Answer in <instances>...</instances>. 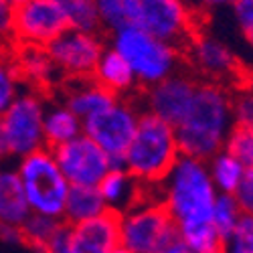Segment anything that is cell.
<instances>
[{"mask_svg":"<svg viewBox=\"0 0 253 253\" xmlns=\"http://www.w3.org/2000/svg\"><path fill=\"white\" fill-rule=\"evenodd\" d=\"M130 27L146 31L180 53L201 31L197 10L186 0H134Z\"/></svg>","mask_w":253,"mask_h":253,"instance_id":"ba28073f","label":"cell"},{"mask_svg":"<svg viewBox=\"0 0 253 253\" xmlns=\"http://www.w3.org/2000/svg\"><path fill=\"white\" fill-rule=\"evenodd\" d=\"M33 253H45V249H35Z\"/></svg>","mask_w":253,"mask_h":253,"instance_id":"60d3db41","label":"cell"},{"mask_svg":"<svg viewBox=\"0 0 253 253\" xmlns=\"http://www.w3.org/2000/svg\"><path fill=\"white\" fill-rule=\"evenodd\" d=\"M2 162H4V160H2V156H0V164H2Z\"/></svg>","mask_w":253,"mask_h":253,"instance_id":"b9f144b4","label":"cell"},{"mask_svg":"<svg viewBox=\"0 0 253 253\" xmlns=\"http://www.w3.org/2000/svg\"><path fill=\"white\" fill-rule=\"evenodd\" d=\"M103 211H108V207H105L97 186H69L63 221L67 225H75L101 215Z\"/></svg>","mask_w":253,"mask_h":253,"instance_id":"7402d4cb","label":"cell"},{"mask_svg":"<svg viewBox=\"0 0 253 253\" xmlns=\"http://www.w3.org/2000/svg\"><path fill=\"white\" fill-rule=\"evenodd\" d=\"M45 253H73L71 241H69V225L65 221H61L53 237L45 245Z\"/></svg>","mask_w":253,"mask_h":253,"instance_id":"e575fe53","label":"cell"},{"mask_svg":"<svg viewBox=\"0 0 253 253\" xmlns=\"http://www.w3.org/2000/svg\"><path fill=\"white\" fill-rule=\"evenodd\" d=\"M97 191L105 207L110 211H116V213H122V211H126L140 199V195L144 193V186L136 182L124 166H118L105 172V176L97 184Z\"/></svg>","mask_w":253,"mask_h":253,"instance_id":"ffe728a7","label":"cell"},{"mask_svg":"<svg viewBox=\"0 0 253 253\" xmlns=\"http://www.w3.org/2000/svg\"><path fill=\"white\" fill-rule=\"evenodd\" d=\"M223 148L233 154L239 162L253 168V126H237L229 130Z\"/></svg>","mask_w":253,"mask_h":253,"instance_id":"f1b7e54d","label":"cell"},{"mask_svg":"<svg viewBox=\"0 0 253 253\" xmlns=\"http://www.w3.org/2000/svg\"><path fill=\"white\" fill-rule=\"evenodd\" d=\"M233 199L241 207L243 213H251L253 211V168H247L241 182L233 191Z\"/></svg>","mask_w":253,"mask_h":253,"instance_id":"d6a6232c","label":"cell"},{"mask_svg":"<svg viewBox=\"0 0 253 253\" xmlns=\"http://www.w3.org/2000/svg\"><path fill=\"white\" fill-rule=\"evenodd\" d=\"M158 253H193V251L188 249V247H186V245L176 237L174 241H170V243H168L164 249H160Z\"/></svg>","mask_w":253,"mask_h":253,"instance_id":"74e56055","label":"cell"},{"mask_svg":"<svg viewBox=\"0 0 253 253\" xmlns=\"http://www.w3.org/2000/svg\"><path fill=\"white\" fill-rule=\"evenodd\" d=\"M110 35V49H114L130 65L138 87H150L182 69V53L164 43V41L148 35L138 27H122Z\"/></svg>","mask_w":253,"mask_h":253,"instance_id":"277c9868","label":"cell"},{"mask_svg":"<svg viewBox=\"0 0 253 253\" xmlns=\"http://www.w3.org/2000/svg\"><path fill=\"white\" fill-rule=\"evenodd\" d=\"M241 217H243V211L233 199V195L217 193L215 203H213V213H211V223H213L215 231L223 241L235 231Z\"/></svg>","mask_w":253,"mask_h":253,"instance_id":"4316f807","label":"cell"},{"mask_svg":"<svg viewBox=\"0 0 253 253\" xmlns=\"http://www.w3.org/2000/svg\"><path fill=\"white\" fill-rule=\"evenodd\" d=\"M207 168H209L211 180H213L217 193L233 195V191L241 182V178H243V174H245V170L249 166L239 162L233 154H229L223 148V150H219L217 154H213L207 160Z\"/></svg>","mask_w":253,"mask_h":253,"instance_id":"603a6c76","label":"cell"},{"mask_svg":"<svg viewBox=\"0 0 253 253\" xmlns=\"http://www.w3.org/2000/svg\"><path fill=\"white\" fill-rule=\"evenodd\" d=\"M223 253H253V217L243 213L235 231L223 241Z\"/></svg>","mask_w":253,"mask_h":253,"instance_id":"f546056e","label":"cell"},{"mask_svg":"<svg viewBox=\"0 0 253 253\" xmlns=\"http://www.w3.org/2000/svg\"><path fill=\"white\" fill-rule=\"evenodd\" d=\"M197 83L199 79L182 67L172 75L164 77L162 81L154 83V85L140 89L136 93V101L142 103V112H148L174 128L188 110Z\"/></svg>","mask_w":253,"mask_h":253,"instance_id":"4fadbf2b","label":"cell"},{"mask_svg":"<svg viewBox=\"0 0 253 253\" xmlns=\"http://www.w3.org/2000/svg\"><path fill=\"white\" fill-rule=\"evenodd\" d=\"M231 128V89L215 81L199 79L188 110L174 126L178 152L207 162L213 154L223 150Z\"/></svg>","mask_w":253,"mask_h":253,"instance_id":"6da1fadb","label":"cell"},{"mask_svg":"<svg viewBox=\"0 0 253 253\" xmlns=\"http://www.w3.org/2000/svg\"><path fill=\"white\" fill-rule=\"evenodd\" d=\"M231 116L237 126H253V97L249 85L231 89Z\"/></svg>","mask_w":253,"mask_h":253,"instance_id":"4dcf8cb0","label":"cell"},{"mask_svg":"<svg viewBox=\"0 0 253 253\" xmlns=\"http://www.w3.org/2000/svg\"><path fill=\"white\" fill-rule=\"evenodd\" d=\"M73 253H110L120 245V213L103 211L101 215L69 225Z\"/></svg>","mask_w":253,"mask_h":253,"instance_id":"2e32d148","label":"cell"},{"mask_svg":"<svg viewBox=\"0 0 253 253\" xmlns=\"http://www.w3.org/2000/svg\"><path fill=\"white\" fill-rule=\"evenodd\" d=\"M91 79L116 97H134L140 91L130 65L110 47L101 53Z\"/></svg>","mask_w":253,"mask_h":253,"instance_id":"ac0fdd59","label":"cell"},{"mask_svg":"<svg viewBox=\"0 0 253 253\" xmlns=\"http://www.w3.org/2000/svg\"><path fill=\"white\" fill-rule=\"evenodd\" d=\"M59 225H61V221H57V219L31 213L25 219V223L18 227L20 241H23V245L31 247L33 251L35 249H45V245L49 243V239L53 237V233L57 231Z\"/></svg>","mask_w":253,"mask_h":253,"instance_id":"484cf974","label":"cell"},{"mask_svg":"<svg viewBox=\"0 0 253 253\" xmlns=\"http://www.w3.org/2000/svg\"><path fill=\"white\" fill-rule=\"evenodd\" d=\"M156 197L170 213L178 231L211 223L217 188L211 180L207 162L180 154L156 184Z\"/></svg>","mask_w":253,"mask_h":253,"instance_id":"7a4b0ae2","label":"cell"},{"mask_svg":"<svg viewBox=\"0 0 253 253\" xmlns=\"http://www.w3.org/2000/svg\"><path fill=\"white\" fill-rule=\"evenodd\" d=\"M105 47L108 45L101 33L67 29L47 45V53L63 79H85L93 75Z\"/></svg>","mask_w":253,"mask_h":253,"instance_id":"7c38bea8","label":"cell"},{"mask_svg":"<svg viewBox=\"0 0 253 253\" xmlns=\"http://www.w3.org/2000/svg\"><path fill=\"white\" fill-rule=\"evenodd\" d=\"M69 29L55 0H18L12 4V43L47 47Z\"/></svg>","mask_w":253,"mask_h":253,"instance_id":"8fae6325","label":"cell"},{"mask_svg":"<svg viewBox=\"0 0 253 253\" xmlns=\"http://www.w3.org/2000/svg\"><path fill=\"white\" fill-rule=\"evenodd\" d=\"M101 33H114L132 25L134 0H93Z\"/></svg>","mask_w":253,"mask_h":253,"instance_id":"d4e9b609","label":"cell"},{"mask_svg":"<svg viewBox=\"0 0 253 253\" xmlns=\"http://www.w3.org/2000/svg\"><path fill=\"white\" fill-rule=\"evenodd\" d=\"M12 61L20 83L27 89H35L49 97L61 85V73L55 67L47 47L37 45H12Z\"/></svg>","mask_w":253,"mask_h":253,"instance_id":"9a60e30c","label":"cell"},{"mask_svg":"<svg viewBox=\"0 0 253 253\" xmlns=\"http://www.w3.org/2000/svg\"><path fill=\"white\" fill-rule=\"evenodd\" d=\"M47 97L35 89H23L0 114V156L2 160H20L45 148L43 116Z\"/></svg>","mask_w":253,"mask_h":253,"instance_id":"8992f818","label":"cell"},{"mask_svg":"<svg viewBox=\"0 0 253 253\" xmlns=\"http://www.w3.org/2000/svg\"><path fill=\"white\" fill-rule=\"evenodd\" d=\"M176 237V225L156 197V186H144L140 199L120 213V245L134 253H158Z\"/></svg>","mask_w":253,"mask_h":253,"instance_id":"5b68a950","label":"cell"},{"mask_svg":"<svg viewBox=\"0 0 253 253\" xmlns=\"http://www.w3.org/2000/svg\"><path fill=\"white\" fill-rule=\"evenodd\" d=\"M12 45V6L0 0V49H10Z\"/></svg>","mask_w":253,"mask_h":253,"instance_id":"836d02e7","label":"cell"},{"mask_svg":"<svg viewBox=\"0 0 253 253\" xmlns=\"http://www.w3.org/2000/svg\"><path fill=\"white\" fill-rule=\"evenodd\" d=\"M59 91L63 95V103H65L79 120H85L116 101V95L110 93L108 89H103L91 77L63 79L59 85Z\"/></svg>","mask_w":253,"mask_h":253,"instance_id":"e0dca14e","label":"cell"},{"mask_svg":"<svg viewBox=\"0 0 253 253\" xmlns=\"http://www.w3.org/2000/svg\"><path fill=\"white\" fill-rule=\"evenodd\" d=\"M31 215L23 182L16 168L0 164V227H20Z\"/></svg>","mask_w":253,"mask_h":253,"instance_id":"d6986e66","label":"cell"},{"mask_svg":"<svg viewBox=\"0 0 253 253\" xmlns=\"http://www.w3.org/2000/svg\"><path fill=\"white\" fill-rule=\"evenodd\" d=\"M55 2L65 14L69 29L85 31V33H101L93 0H55Z\"/></svg>","mask_w":253,"mask_h":253,"instance_id":"cb8c5ba5","label":"cell"},{"mask_svg":"<svg viewBox=\"0 0 253 253\" xmlns=\"http://www.w3.org/2000/svg\"><path fill=\"white\" fill-rule=\"evenodd\" d=\"M110 253H134V251H130V249H126L124 245H118V247H114Z\"/></svg>","mask_w":253,"mask_h":253,"instance_id":"f35d334b","label":"cell"},{"mask_svg":"<svg viewBox=\"0 0 253 253\" xmlns=\"http://www.w3.org/2000/svg\"><path fill=\"white\" fill-rule=\"evenodd\" d=\"M23 83L16 73L12 61V47L0 49V114L6 110V105L23 91Z\"/></svg>","mask_w":253,"mask_h":253,"instance_id":"83f0119b","label":"cell"},{"mask_svg":"<svg viewBox=\"0 0 253 253\" xmlns=\"http://www.w3.org/2000/svg\"><path fill=\"white\" fill-rule=\"evenodd\" d=\"M140 114L136 97H116L108 108L81 120V134L91 138L108 154L112 168L124 166V154L134 138Z\"/></svg>","mask_w":253,"mask_h":253,"instance_id":"9c48e42d","label":"cell"},{"mask_svg":"<svg viewBox=\"0 0 253 253\" xmlns=\"http://www.w3.org/2000/svg\"><path fill=\"white\" fill-rule=\"evenodd\" d=\"M233 18H235V25L239 29V33L245 37V41L253 39V0H235L233 4Z\"/></svg>","mask_w":253,"mask_h":253,"instance_id":"1f68e13d","label":"cell"},{"mask_svg":"<svg viewBox=\"0 0 253 253\" xmlns=\"http://www.w3.org/2000/svg\"><path fill=\"white\" fill-rule=\"evenodd\" d=\"M180 156L174 128L160 118L142 112L134 138L124 154V168L142 186H156Z\"/></svg>","mask_w":253,"mask_h":253,"instance_id":"3957f363","label":"cell"},{"mask_svg":"<svg viewBox=\"0 0 253 253\" xmlns=\"http://www.w3.org/2000/svg\"><path fill=\"white\" fill-rule=\"evenodd\" d=\"M6 2H8L10 6H12V4H16V2H18V0H6Z\"/></svg>","mask_w":253,"mask_h":253,"instance_id":"ab89813d","label":"cell"},{"mask_svg":"<svg viewBox=\"0 0 253 253\" xmlns=\"http://www.w3.org/2000/svg\"><path fill=\"white\" fill-rule=\"evenodd\" d=\"M16 172L23 182L31 213L63 221L69 182L63 176L51 148H39L16 162Z\"/></svg>","mask_w":253,"mask_h":253,"instance_id":"52a82bcc","label":"cell"},{"mask_svg":"<svg viewBox=\"0 0 253 253\" xmlns=\"http://www.w3.org/2000/svg\"><path fill=\"white\" fill-rule=\"evenodd\" d=\"M81 134V120L63 101L47 103L43 116V136L47 148H55Z\"/></svg>","mask_w":253,"mask_h":253,"instance_id":"44dd1931","label":"cell"},{"mask_svg":"<svg viewBox=\"0 0 253 253\" xmlns=\"http://www.w3.org/2000/svg\"><path fill=\"white\" fill-rule=\"evenodd\" d=\"M235 0H199L197 12H207V10H215V8H223V6H231Z\"/></svg>","mask_w":253,"mask_h":253,"instance_id":"8d00e7d4","label":"cell"},{"mask_svg":"<svg viewBox=\"0 0 253 253\" xmlns=\"http://www.w3.org/2000/svg\"><path fill=\"white\" fill-rule=\"evenodd\" d=\"M0 241L8 245H23L20 241V231L16 227H0Z\"/></svg>","mask_w":253,"mask_h":253,"instance_id":"d590c367","label":"cell"},{"mask_svg":"<svg viewBox=\"0 0 253 253\" xmlns=\"http://www.w3.org/2000/svg\"><path fill=\"white\" fill-rule=\"evenodd\" d=\"M51 152L71 186H97L112 168L108 154L85 134L55 146Z\"/></svg>","mask_w":253,"mask_h":253,"instance_id":"5bb4252c","label":"cell"},{"mask_svg":"<svg viewBox=\"0 0 253 253\" xmlns=\"http://www.w3.org/2000/svg\"><path fill=\"white\" fill-rule=\"evenodd\" d=\"M182 63L201 81H215L229 89L249 85V79H243V65L237 55L223 41L201 31L182 49Z\"/></svg>","mask_w":253,"mask_h":253,"instance_id":"30bf717a","label":"cell"}]
</instances>
